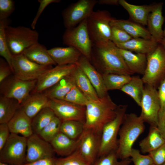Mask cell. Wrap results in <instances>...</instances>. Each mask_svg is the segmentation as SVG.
Segmentation results:
<instances>
[{"mask_svg": "<svg viewBox=\"0 0 165 165\" xmlns=\"http://www.w3.org/2000/svg\"><path fill=\"white\" fill-rule=\"evenodd\" d=\"M90 62L101 74L133 75L129 70L118 48L111 41L93 43Z\"/></svg>", "mask_w": 165, "mask_h": 165, "instance_id": "6da1fadb", "label": "cell"}, {"mask_svg": "<svg viewBox=\"0 0 165 165\" xmlns=\"http://www.w3.org/2000/svg\"><path fill=\"white\" fill-rule=\"evenodd\" d=\"M117 105L108 94L97 100H88L84 128L101 132L104 127L116 117Z\"/></svg>", "mask_w": 165, "mask_h": 165, "instance_id": "7a4b0ae2", "label": "cell"}, {"mask_svg": "<svg viewBox=\"0 0 165 165\" xmlns=\"http://www.w3.org/2000/svg\"><path fill=\"white\" fill-rule=\"evenodd\" d=\"M144 122L134 113L126 114L118 134V148L116 152L122 160L129 158L134 143L145 129Z\"/></svg>", "mask_w": 165, "mask_h": 165, "instance_id": "3957f363", "label": "cell"}, {"mask_svg": "<svg viewBox=\"0 0 165 165\" xmlns=\"http://www.w3.org/2000/svg\"><path fill=\"white\" fill-rule=\"evenodd\" d=\"M5 31L9 48L13 56L23 54L27 49L38 42L39 34L35 29L8 25Z\"/></svg>", "mask_w": 165, "mask_h": 165, "instance_id": "277c9868", "label": "cell"}, {"mask_svg": "<svg viewBox=\"0 0 165 165\" xmlns=\"http://www.w3.org/2000/svg\"><path fill=\"white\" fill-rule=\"evenodd\" d=\"M127 108V105L118 106L115 118L104 127L97 156L99 158L116 151L118 145L117 135L126 114Z\"/></svg>", "mask_w": 165, "mask_h": 165, "instance_id": "5b68a950", "label": "cell"}, {"mask_svg": "<svg viewBox=\"0 0 165 165\" xmlns=\"http://www.w3.org/2000/svg\"><path fill=\"white\" fill-rule=\"evenodd\" d=\"M114 19L108 11H93L87 19V27L90 38L94 44H101L110 40L111 21Z\"/></svg>", "mask_w": 165, "mask_h": 165, "instance_id": "8992f818", "label": "cell"}, {"mask_svg": "<svg viewBox=\"0 0 165 165\" xmlns=\"http://www.w3.org/2000/svg\"><path fill=\"white\" fill-rule=\"evenodd\" d=\"M27 138L11 133L4 147L0 150V162L13 165L26 163Z\"/></svg>", "mask_w": 165, "mask_h": 165, "instance_id": "52a82bcc", "label": "cell"}, {"mask_svg": "<svg viewBox=\"0 0 165 165\" xmlns=\"http://www.w3.org/2000/svg\"><path fill=\"white\" fill-rule=\"evenodd\" d=\"M87 19L75 27L66 29L62 39L64 44L76 48L90 60L93 43L88 31Z\"/></svg>", "mask_w": 165, "mask_h": 165, "instance_id": "ba28073f", "label": "cell"}, {"mask_svg": "<svg viewBox=\"0 0 165 165\" xmlns=\"http://www.w3.org/2000/svg\"><path fill=\"white\" fill-rule=\"evenodd\" d=\"M147 57L146 67L142 79L144 84L155 86L165 77V50L159 43Z\"/></svg>", "mask_w": 165, "mask_h": 165, "instance_id": "9c48e42d", "label": "cell"}, {"mask_svg": "<svg viewBox=\"0 0 165 165\" xmlns=\"http://www.w3.org/2000/svg\"><path fill=\"white\" fill-rule=\"evenodd\" d=\"M52 68V66H44L35 63L23 54L13 56V73L16 77L23 80H37Z\"/></svg>", "mask_w": 165, "mask_h": 165, "instance_id": "30bf717a", "label": "cell"}, {"mask_svg": "<svg viewBox=\"0 0 165 165\" xmlns=\"http://www.w3.org/2000/svg\"><path fill=\"white\" fill-rule=\"evenodd\" d=\"M140 116L150 127H157L160 103L158 92L155 86L146 85L144 86L141 105Z\"/></svg>", "mask_w": 165, "mask_h": 165, "instance_id": "8fae6325", "label": "cell"}, {"mask_svg": "<svg viewBox=\"0 0 165 165\" xmlns=\"http://www.w3.org/2000/svg\"><path fill=\"white\" fill-rule=\"evenodd\" d=\"M37 81L23 80L10 75L0 83V95L15 99L20 104L34 89Z\"/></svg>", "mask_w": 165, "mask_h": 165, "instance_id": "7c38bea8", "label": "cell"}, {"mask_svg": "<svg viewBox=\"0 0 165 165\" xmlns=\"http://www.w3.org/2000/svg\"><path fill=\"white\" fill-rule=\"evenodd\" d=\"M97 3V0H79L66 8L62 16L66 29L75 27L87 18Z\"/></svg>", "mask_w": 165, "mask_h": 165, "instance_id": "4fadbf2b", "label": "cell"}, {"mask_svg": "<svg viewBox=\"0 0 165 165\" xmlns=\"http://www.w3.org/2000/svg\"><path fill=\"white\" fill-rule=\"evenodd\" d=\"M46 107L50 108L62 122L75 120L85 123L86 107L64 100L49 99Z\"/></svg>", "mask_w": 165, "mask_h": 165, "instance_id": "5bb4252c", "label": "cell"}, {"mask_svg": "<svg viewBox=\"0 0 165 165\" xmlns=\"http://www.w3.org/2000/svg\"><path fill=\"white\" fill-rule=\"evenodd\" d=\"M101 132L88 129H84L78 139V148L83 157L91 165L96 161L99 152Z\"/></svg>", "mask_w": 165, "mask_h": 165, "instance_id": "9a60e30c", "label": "cell"}, {"mask_svg": "<svg viewBox=\"0 0 165 165\" xmlns=\"http://www.w3.org/2000/svg\"><path fill=\"white\" fill-rule=\"evenodd\" d=\"M77 64L57 65L49 69L37 80L31 93H42L64 77L71 74Z\"/></svg>", "mask_w": 165, "mask_h": 165, "instance_id": "2e32d148", "label": "cell"}, {"mask_svg": "<svg viewBox=\"0 0 165 165\" xmlns=\"http://www.w3.org/2000/svg\"><path fill=\"white\" fill-rule=\"evenodd\" d=\"M54 152L50 143L33 134L27 138L26 162L53 158Z\"/></svg>", "mask_w": 165, "mask_h": 165, "instance_id": "e0dca14e", "label": "cell"}, {"mask_svg": "<svg viewBox=\"0 0 165 165\" xmlns=\"http://www.w3.org/2000/svg\"><path fill=\"white\" fill-rule=\"evenodd\" d=\"M77 65L88 78L100 98L108 94L102 74L92 65L89 59L82 55Z\"/></svg>", "mask_w": 165, "mask_h": 165, "instance_id": "ac0fdd59", "label": "cell"}, {"mask_svg": "<svg viewBox=\"0 0 165 165\" xmlns=\"http://www.w3.org/2000/svg\"><path fill=\"white\" fill-rule=\"evenodd\" d=\"M163 3L154 4L152 11L149 15L147 22L148 30L151 36V39L159 43L164 37L162 26L164 17L162 15Z\"/></svg>", "mask_w": 165, "mask_h": 165, "instance_id": "d6986e66", "label": "cell"}, {"mask_svg": "<svg viewBox=\"0 0 165 165\" xmlns=\"http://www.w3.org/2000/svg\"><path fill=\"white\" fill-rule=\"evenodd\" d=\"M32 120L26 114L20 106L7 123L10 133L20 134L25 137L28 138L34 134Z\"/></svg>", "mask_w": 165, "mask_h": 165, "instance_id": "ffe728a7", "label": "cell"}, {"mask_svg": "<svg viewBox=\"0 0 165 165\" xmlns=\"http://www.w3.org/2000/svg\"><path fill=\"white\" fill-rule=\"evenodd\" d=\"M48 51L57 65L77 64L82 55L76 48L71 46L55 47Z\"/></svg>", "mask_w": 165, "mask_h": 165, "instance_id": "44dd1931", "label": "cell"}, {"mask_svg": "<svg viewBox=\"0 0 165 165\" xmlns=\"http://www.w3.org/2000/svg\"><path fill=\"white\" fill-rule=\"evenodd\" d=\"M49 99L43 93L30 94L20 104L26 114L32 119L46 107Z\"/></svg>", "mask_w": 165, "mask_h": 165, "instance_id": "7402d4cb", "label": "cell"}, {"mask_svg": "<svg viewBox=\"0 0 165 165\" xmlns=\"http://www.w3.org/2000/svg\"><path fill=\"white\" fill-rule=\"evenodd\" d=\"M126 65L130 72L141 74L145 73L147 64V55L133 52L118 48Z\"/></svg>", "mask_w": 165, "mask_h": 165, "instance_id": "603a6c76", "label": "cell"}, {"mask_svg": "<svg viewBox=\"0 0 165 165\" xmlns=\"http://www.w3.org/2000/svg\"><path fill=\"white\" fill-rule=\"evenodd\" d=\"M119 5L127 11L131 20L143 26L147 25L149 15L154 6V4L143 5H133L125 0H119Z\"/></svg>", "mask_w": 165, "mask_h": 165, "instance_id": "cb8c5ba5", "label": "cell"}, {"mask_svg": "<svg viewBox=\"0 0 165 165\" xmlns=\"http://www.w3.org/2000/svg\"><path fill=\"white\" fill-rule=\"evenodd\" d=\"M50 143L54 152L58 155L65 157L77 149L79 141L78 139H72L60 132Z\"/></svg>", "mask_w": 165, "mask_h": 165, "instance_id": "d4e9b609", "label": "cell"}, {"mask_svg": "<svg viewBox=\"0 0 165 165\" xmlns=\"http://www.w3.org/2000/svg\"><path fill=\"white\" fill-rule=\"evenodd\" d=\"M158 44L152 39L138 38H132L125 43L115 45L119 49L147 55L153 52Z\"/></svg>", "mask_w": 165, "mask_h": 165, "instance_id": "484cf974", "label": "cell"}, {"mask_svg": "<svg viewBox=\"0 0 165 165\" xmlns=\"http://www.w3.org/2000/svg\"><path fill=\"white\" fill-rule=\"evenodd\" d=\"M110 25L123 30L132 38L151 39V36L148 29L132 20H118L114 18L111 21Z\"/></svg>", "mask_w": 165, "mask_h": 165, "instance_id": "4316f807", "label": "cell"}, {"mask_svg": "<svg viewBox=\"0 0 165 165\" xmlns=\"http://www.w3.org/2000/svg\"><path fill=\"white\" fill-rule=\"evenodd\" d=\"M23 54L30 61L39 64L57 65L46 47L38 42L27 49Z\"/></svg>", "mask_w": 165, "mask_h": 165, "instance_id": "83f0119b", "label": "cell"}, {"mask_svg": "<svg viewBox=\"0 0 165 165\" xmlns=\"http://www.w3.org/2000/svg\"><path fill=\"white\" fill-rule=\"evenodd\" d=\"M72 75L75 85L89 100L95 101L100 99L88 78L78 65Z\"/></svg>", "mask_w": 165, "mask_h": 165, "instance_id": "f1b7e54d", "label": "cell"}, {"mask_svg": "<svg viewBox=\"0 0 165 165\" xmlns=\"http://www.w3.org/2000/svg\"><path fill=\"white\" fill-rule=\"evenodd\" d=\"M72 73L64 77L56 85L42 93L49 99L64 100L72 87L75 84Z\"/></svg>", "mask_w": 165, "mask_h": 165, "instance_id": "f546056e", "label": "cell"}, {"mask_svg": "<svg viewBox=\"0 0 165 165\" xmlns=\"http://www.w3.org/2000/svg\"><path fill=\"white\" fill-rule=\"evenodd\" d=\"M165 143L157 127H150L148 135L139 143L141 151L143 153H149Z\"/></svg>", "mask_w": 165, "mask_h": 165, "instance_id": "4dcf8cb0", "label": "cell"}, {"mask_svg": "<svg viewBox=\"0 0 165 165\" xmlns=\"http://www.w3.org/2000/svg\"><path fill=\"white\" fill-rule=\"evenodd\" d=\"M20 106V104L16 99L0 95V123H8Z\"/></svg>", "mask_w": 165, "mask_h": 165, "instance_id": "1f68e13d", "label": "cell"}, {"mask_svg": "<svg viewBox=\"0 0 165 165\" xmlns=\"http://www.w3.org/2000/svg\"><path fill=\"white\" fill-rule=\"evenodd\" d=\"M142 78L138 76L131 77L130 80L120 90L131 97L140 106L144 86Z\"/></svg>", "mask_w": 165, "mask_h": 165, "instance_id": "d6a6232c", "label": "cell"}, {"mask_svg": "<svg viewBox=\"0 0 165 165\" xmlns=\"http://www.w3.org/2000/svg\"><path fill=\"white\" fill-rule=\"evenodd\" d=\"M55 116L50 108L46 107L42 109L32 119V127L34 134H38Z\"/></svg>", "mask_w": 165, "mask_h": 165, "instance_id": "836d02e7", "label": "cell"}, {"mask_svg": "<svg viewBox=\"0 0 165 165\" xmlns=\"http://www.w3.org/2000/svg\"><path fill=\"white\" fill-rule=\"evenodd\" d=\"M104 83L107 91L119 90L127 83L131 77L129 75L114 73L102 74Z\"/></svg>", "mask_w": 165, "mask_h": 165, "instance_id": "e575fe53", "label": "cell"}, {"mask_svg": "<svg viewBox=\"0 0 165 165\" xmlns=\"http://www.w3.org/2000/svg\"><path fill=\"white\" fill-rule=\"evenodd\" d=\"M84 123L75 120H67L62 122L60 132L74 140L78 139L82 133Z\"/></svg>", "mask_w": 165, "mask_h": 165, "instance_id": "d590c367", "label": "cell"}, {"mask_svg": "<svg viewBox=\"0 0 165 165\" xmlns=\"http://www.w3.org/2000/svg\"><path fill=\"white\" fill-rule=\"evenodd\" d=\"M7 19L0 20V55L8 63L12 71L13 56L8 46L5 35V28L8 25Z\"/></svg>", "mask_w": 165, "mask_h": 165, "instance_id": "8d00e7d4", "label": "cell"}, {"mask_svg": "<svg viewBox=\"0 0 165 165\" xmlns=\"http://www.w3.org/2000/svg\"><path fill=\"white\" fill-rule=\"evenodd\" d=\"M62 121L56 116L38 134L46 141L50 142L60 132Z\"/></svg>", "mask_w": 165, "mask_h": 165, "instance_id": "74e56055", "label": "cell"}, {"mask_svg": "<svg viewBox=\"0 0 165 165\" xmlns=\"http://www.w3.org/2000/svg\"><path fill=\"white\" fill-rule=\"evenodd\" d=\"M54 165H91L81 155L77 149L64 158H54Z\"/></svg>", "mask_w": 165, "mask_h": 165, "instance_id": "f35d334b", "label": "cell"}, {"mask_svg": "<svg viewBox=\"0 0 165 165\" xmlns=\"http://www.w3.org/2000/svg\"><path fill=\"white\" fill-rule=\"evenodd\" d=\"M116 151L99 157L93 165H129L131 159L128 158L119 161Z\"/></svg>", "mask_w": 165, "mask_h": 165, "instance_id": "ab89813d", "label": "cell"}, {"mask_svg": "<svg viewBox=\"0 0 165 165\" xmlns=\"http://www.w3.org/2000/svg\"><path fill=\"white\" fill-rule=\"evenodd\" d=\"M64 100L79 105L85 106L89 100L75 84Z\"/></svg>", "mask_w": 165, "mask_h": 165, "instance_id": "60d3db41", "label": "cell"}, {"mask_svg": "<svg viewBox=\"0 0 165 165\" xmlns=\"http://www.w3.org/2000/svg\"><path fill=\"white\" fill-rule=\"evenodd\" d=\"M111 27L110 41L115 45L125 43L132 38L123 30L116 27Z\"/></svg>", "mask_w": 165, "mask_h": 165, "instance_id": "b9f144b4", "label": "cell"}, {"mask_svg": "<svg viewBox=\"0 0 165 165\" xmlns=\"http://www.w3.org/2000/svg\"><path fill=\"white\" fill-rule=\"evenodd\" d=\"M130 157L134 165H152L154 164L152 159L148 154L142 155L140 153V151L137 149L132 148Z\"/></svg>", "mask_w": 165, "mask_h": 165, "instance_id": "7bdbcfd3", "label": "cell"}, {"mask_svg": "<svg viewBox=\"0 0 165 165\" xmlns=\"http://www.w3.org/2000/svg\"><path fill=\"white\" fill-rule=\"evenodd\" d=\"M15 8V3L13 0H0V20L7 19Z\"/></svg>", "mask_w": 165, "mask_h": 165, "instance_id": "ee69618b", "label": "cell"}, {"mask_svg": "<svg viewBox=\"0 0 165 165\" xmlns=\"http://www.w3.org/2000/svg\"><path fill=\"white\" fill-rule=\"evenodd\" d=\"M156 165H161L165 163V143L148 154Z\"/></svg>", "mask_w": 165, "mask_h": 165, "instance_id": "f6af8a7d", "label": "cell"}, {"mask_svg": "<svg viewBox=\"0 0 165 165\" xmlns=\"http://www.w3.org/2000/svg\"><path fill=\"white\" fill-rule=\"evenodd\" d=\"M39 6L37 12L31 24L32 29H35V25L38 20L45 8L52 3H58L60 2V0H38Z\"/></svg>", "mask_w": 165, "mask_h": 165, "instance_id": "bcb514c9", "label": "cell"}, {"mask_svg": "<svg viewBox=\"0 0 165 165\" xmlns=\"http://www.w3.org/2000/svg\"><path fill=\"white\" fill-rule=\"evenodd\" d=\"M13 73L11 68L4 59L0 58V83Z\"/></svg>", "mask_w": 165, "mask_h": 165, "instance_id": "7dc6e473", "label": "cell"}, {"mask_svg": "<svg viewBox=\"0 0 165 165\" xmlns=\"http://www.w3.org/2000/svg\"><path fill=\"white\" fill-rule=\"evenodd\" d=\"M10 134L7 123H0V150L4 146Z\"/></svg>", "mask_w": 165, "mask_h": 165, "instance_id": "c3c4849f", "label": "cell"}, {"mask_svg": "<svg viewBox=\"0 0 165 165\" xmlns=\"http://www.w3.org/2000/svg\"><path fill=\"white\" fill-rule=\"evenodd\" d=\"M158 92L161 108L163 106L165 100V77L160 82Z\"/></svg>", "mask_w": 165, "mask_h": 165, "instance_id": "681fc988", "label": "cell"}, {"mask_svg": "<svg viewBox=\"0 0 165 165\" xmlns=\"http://www.w3.org/2000/svg\"><path fill=\"white\" fill-rule=\"evenodd\" d=\"M54 158L42 159L32 162L25 163L23 165H54Z\"/></svg>", "mask_w": 165, "mask_h": 165, "instance_id": "f907efd6", "label": "cell"}, {"mask_svg": "<svg viewBox=\"0 0 165 165\" xmlns=\"http://www.w3.org/2000/svg\"><path fill=\"white\" fill-rule=\"evenodd\" d=\"M157 127L161 135L165 140V116L158 118Z\"/></svg>", "mask_w": 165, "mask_h": 165, "instance_id": "816d5d0a", "label": "cell"}, {"mask_svg": "<svg viewBox=\"0 0 165 165\" xmlns=\"http://www.w3.org/2000/svg\"><path fill=\"white\" fill-rule=\"evenodd\" d=\"M97 3L100 5H119V0H99Z\"/></svg>", "mask_w": 165, "mask_h": 165, "instance_id": "f5cc1de1", "label": "cell"}, {"mask_svg": "<svg viewBox=\"0 0 165 165\" xmlns=\"http://www.w3.org/2000/svg\"><path fill=\"white\" fill-rule=\"evenodd\" d=\"M165 116V100L163 106L160 108L158 115V118Z\"/></svg>", "mask_w": 165, "mask_h": 165, "instance_id": "db71d44e", "label": "cell"}, {"mask_svg": "<svg viewBox=\"0 0 165 165\" xmlns=\"http://www.w3.org/2000/svg\"><path fill=\"white\" fill-rule=\"evenodd\" d=\"M165 50V37H164L159 43Z\"/></svg>", "mask_w": 165, "mask_h": 165, "instance_id": "11a10c76", "label": "cell"}, {"mask_svg": "<svg viewBox=\"0 0 165 165\" xmlns=\"http://www.w3.org/2000/svg\"><path fill=\"white\" fill-rule=\"evenodd\" d=\"M0 165H13L11 164H8L2 162H0Z\"/></svg>", "mask_w": 165, "mask_h": 165, "instance_id": "9f6ffc18", "label": "cell"}, {"mask_svg": "<svg viewBox=\"0 0 165 165\" xmlns=\"http://www.w3.org/2000/svg\"><path fill=\"white\" fill-rule=\"evenodd\" d=\"M163 36L164 37H165V28L163 30Z\"/></svg>", "mask_w": 165, "mask_h": 165, "instance_id": "6f0895ef", "label": "cell"}, {"mask_svg": "<svg viewBox=\"0 0 165 165\" xmlns=\"http://www.w3.org/2000/svg\"><path fill=\"white\" fill-rule=\"evenodd\" d=\"M161 165H165V163H163V164Z\"/></svg>", "mask_w": 165, "mask_h": 165, "instance_id": "680465c9", "label": "cell"}, {"mask_svg": "<svg viewBox=\"0 0 165 165\" xmlns=\"http://www.w3.org/2000/svg\"><path fill=\"white\" fill-rule=\"evenodd\" d=\"M152 165H156L155 164H152Z\"/></svg>", "mask_w": 165, "mask_h": 165, "instance_id": "91938a15", "label": "cell"}]
</instances>
